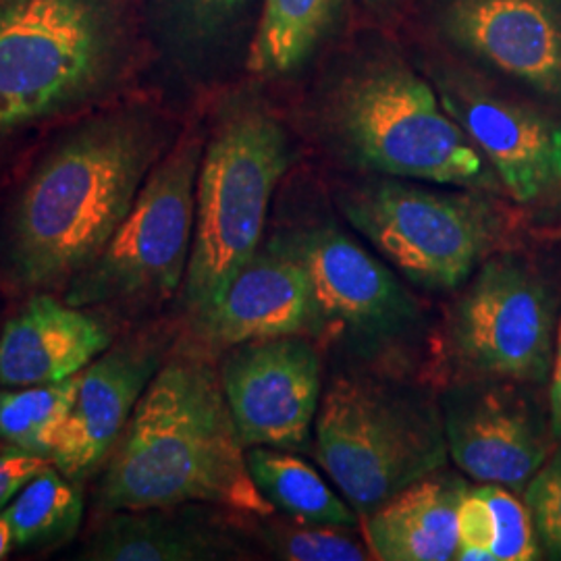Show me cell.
<instances>
[{
    "label": "cell",
    "mask_w": 561,
    "mask_h": 561,
    "mask_svg": "<svg viewBox=\"0 0 561 561\" xmlns=\"http://www.w3.org/2000/svg\"><path fill=\"white\" fill-rule=\"evenodd\" d=\"M96 503L111 514L210 503L273 516L250 474L219 370L196 356L162 364L102 463Z\"/></svg>",
    "instance_id": "obj_1"
},
{
    "label": "cell",
    "mask_w": 561,
    "mask_h": 561,
    "mask_svg": "<svg viewBox=\"0 0 561 561\" xmlns=\"http://www.w3.org/2000/svg\"><path fill=\"white\" fill-rule=\"evenodd\" d=\"M164 138L146 111L88 121L38 164L21 192L9 262L23 287L73 279L113 238L161 157Z\"/></svg>",
    "instance_id": "obj_2"
},
{
    "label": "cell",
    "mask_w": 561,
    "mask_h": 561,
    "mask_svg": "<svg viewBox=\"0 0 561 561\" xmlns=\"http://www.w3.org/2000/svg\"><path fill=\"white\" fill-rule=\"evenodd\" d=\"M289 157L285 127L261 102H233L215 123L202 152L194 243L183 280L194 322L215 308L259 252Z\"/></svg>",
    "instance_id": "obj_3"
},
{
    "label": "cell",
    "mask_w": 561,
    "mask_h": 561,
    "mask_svg": "<svg viewBox=\"0 0 561 561\" xmlns=\"http://www.w3.org/2000/svg\"><path fill=\"white\" fill-rule=\"evenodd\" d=\"M127 41L123 0H0V131L96 96Z\"/></svg>",
    "instance_id": "obj_4"
},
{
    "label": "cell",
    "mask_w": 561,
    "mask_h": 561,
    "mask_svg": "<svg viewBox=\"0 0 561 561\" xmlns=\"http://www.w3.org/2000/svg\"><path fill=\"white\" fill-rule=\"evenodd\" d=\"M317 458L343 500L366 518L449 458L442 408L377 375H337L314 422Z\"/></svg>",
    "instance_id": "obj_5"
},
{
    "label": "cell",
    "mask_w": 561,
    "mask_h": 561,
    "mask_svg": "<svg viewBox=\"0 0 561 561\" xmlns=\"http://www.w3.org/2000/svg\"><path fill=\"white\" fill-rule=\"evenodd\" d=\"M327 121L352 161L385 178L479 192L502 185L439 94L403 65H373L343 81Z\"/></svg>",
    "instance_id": "obj_6"
},
{
    "label": "cell",
    "mask_w": 561,
    "mask_h": 561,
    "mask_svg": "<svg viewBox=\"0 0 561 561\" xmlns=\"http://www.w3.org/2000/svg\"><path fill=\"white\" fill-rule=\"evenodd\" d=\"M340 208L382 259L431 291L472 279L503 236L497 208L479 190L447 192L385 178L345 190Z\"/></svg>",
    "instance_id": "obj_7"
},
{
    "label": "cell",
    "mask_w": 561,
    "mask_h": 561,
    "mask_svg": "<svg viewBox=\"0 0 561 561\" xmlns=\"http://www.w3.org/2000/svg\"><path fill=\"white\" fill-rule=\"evenodd\" d=\"M204 140L190 131L154 164L101 254L67 283L73 306L169 300L185 280Z\"/></svg>",
    "instance_id": "obj_8"
},
{
    "label": "cell",
    "mask_w": 561,
    "mask_h": 561,
    "mask_svg": "<svg viewBox=\"0 0 561 561\" xmlns=\"http://www.w3.org/2000/svg\"><path fill=\"white\" fill-rule=\"evenodd\" d=\"M447 345L463 373L495 381H547L556 352V304L533 266L491 256L447 321Z\"/></svg>",
    "instance_id": "obj_9"
},
{
    "label": "cell",
    "mask_w": 561,
    "mask_h": 561,
    "mask_svg": "<svg viewBox=\"0 0 561 561\" xmlns=\"http://www.w3.org/2000/svg\"><path fill=\"white\" fill-rule=\"evenodd\" d=\"M312 283L319 337L360 350H387L414 337L421 308L398 275L335 225L280 233Z\"/></svg>",
    "instance_id": "obj_10"
},
{
    "label": "cell",
    "mask_w": 561,
    "mask_h": 561,
    "mask_svg": "<svg viewBox=\"0 0 561 561\" xmlns=\"http://www.w3.org/2000/svg\"><path fill=\"white\" fill-rule=\"evenodd\" d=\"M221 382L245 447L304 449L321 408V356L301 335L229 347Z\"/></svg>",
    "instance_id": "obj_11"
},
{
    "label": "cell",
    "mask_w": 561,
    "mask_h": 561,
    "mask_svg": "<svg viewBox=\"0 0 561 561\" xmlns=\"http://www.w3.org/2000/svg\"><path fill=\"white\" fill-rule=\"evenodd\" d=\"M437 94L514 201L533 204L560 192L561 123L461 73L439 78Z\"/></svg>",
    "instance_id": "obj_12"
},
{
    "label": "cell",
    "mask_w": 561,
    "mask_h": 561,
    "mask_svg": "<svg viewBox=\"0 0 561 561\" xmlns=\"http://www.w3.org/2000/svg\"><path fill=\"white\" fill-rule=\"evenodd\" d=\"M447 449L463 474L481 484L524 491L549 458V439L530 405L495 379H477L443 398Z\"/></svg>",
    "instance_id": "obj_13"
},
{
    "label": "cell",
    "mask_w": 561,
    "mask_h": 561,
    "mask_svg": "<svg viewBox=\"0 0 561 561\" xmlns=\"http://www.w3.org/2000/svg\"><path fill=\"white\" fill-rule=\"evenodd\" d=\"M196 329L213 350L289 335L319 337L312 283L287 241L275 236L261 245Z\"/></svg>",
    "instance_id": "obj_14"
},
{
    "label": "cell",
    "mask_w": 561,
    "mask_h": 561,
    "mask_svg": "<svg viewBox=\"0 0 561 561\" xmlns=\"http://www.w3.org/2000/svg\"><path fill=\"white\" fill-rule=\"evenodd\" d=\"M442 30L497 71L561 99V0H447Z\"/></svg>",
    "instance_id": "obj_15"
},
{
    "label": "cell",
    "mask_w": 561,
    "mask_h": 561,
    "mask_svg": "<svg viewBox=\"0 0 561 561\" xmlns=\"http://www.w3.org/2000/svg\"><path fill=\"white\" fill-rule=\"evenodd\" d=\"M161 352L150 337L125 341L78 375L76 401L53 451V463L67 479H83L108 458L162 366Z\"/></svg>",
    "instance_id": "obj_16"
},
{
    "label": "cell",
    "mask_w": 561,
    "mask_h": 561,
    "mask_svg": "<svg viewBox=\"0 0 561 561\" xmlns=\"http://www.w3.org/2000/svg\"><path fill=\"white\" fill-rule=\"evenodd\" d=\"M106 324L48 294L27 301L0 333V385H50L80 375L111 347Z\"/></svg>",
    "instance_id": "obj_17"
},
{
    "label": "cell",
    "mask_w": 561,
    "mask_h": 561,
    "mask_svg": "<svg viewBox=\"0 0 561 561\" xmlns=\"http://www.w3.org/2000/svg\"><path fill=\"white\" fill-rule=\"evenodd\" d=\"M468 484L437 470L366 516L370 551L385 561L456 560L458 507Z\"/></svg>",
    "instance_id": "obj_18"
},
{
    "label": "cell",
    "mask_w": 561,
    "mask_h": 561,
    "mask_svg": "<svg viewBox=\"0 0 561 561\" xmlns=\"http://www.w3.org/2000/svg\"><path fill=\"white\" fill-rule=\"evenodd\" d=\"M238 547L217 528L164 510L113 512L81 558L96 561H196L233 558Z\"/></svg>",
    "instance_id": "obj_19"
},
{
    "label": "cell",
    "mask_w": 561,
    "mask_h": 561,
    "mask_svg": "<svg viewBox=\"0 0 561 561\" xmlns=\"http://www.w3.org/2000/svg\"><path fill=\"white\" fill-rule=\"evenodd\" d=\"M248 466L262 495L294 520L345 530L356 526V510L341 500L308 461L289 454V449L248 447Z\"/></svg>",
    "instance_id": "obj_20"
},
{
    "label": "cell",
    "mask_w": 561,
    "mask_h": 561,
    "mask_svg": "<svg viewBox=\"0 0 561 561\" xmlns=\"http://www.w3.org/2000/svg\"><path fill=\"white\" fill-rule=\"evenodd\" d=\"M341 0H264L248 69L277 78L298 69L331 25Z\"/></svg>",
    "instance_id": "obj_21"
},
{
    "label": "cell",
    "mask_w": 561,
    "mask_h": 561,
    "mask_svg": "<svg viewBox=\"0 0 561 561\" xmlns=\"http://www.w3.org/2000/svg\"><path fill=\"white\" fill-rule=\"evenodd\" d=\"M18 547H53L80 530L83 502L80 491L55 463L27 482L2 512Z\"/></svg>",
    "instance_id": "obj_22"
},
{
    "label": "cell",
    "mask_w": 561,
    "mask_h": 561,
    "mask_svg": "<svg viewBox=\"0 0 561 561\" xmlns=\"http://www.w3.org/2000/svg\"><path fill=\"white\" fill-rule=\"evenodd\" d=\"M76 393L78 375L67 381L0 391V439L53 460Z\"/></svg>",
    "instance_id": "obj_23"
},
{
    "label": "cell",
    "mask_w": 561,
    "mask_h": 561,
    "mask_svg": "<svg viewBox=\"0 0 561 561\" xmlns=\"http://www.w3.org/2000/svg\"><path fill=\"white\" fill-rule=\"evenodd\" d=\"M479 489L495 520V541L491 547L495 561L537 560L541 545L526 503H522L512 489L500 484H482Z\"/></svg>",
    "instance_id": "obj_24"
},
{
    "label": "cell",
    "mask_w": 561,
    "mask_h": 561,
    "mask_svg": "<svg viewBox=\"0 0 561 561\" xmlns=\"http://www.w3.org/2000/svg\"><path fill=\"white\" fill-rule=\"evenodd\" d=\"M335 526H273L266 537L273 551L291 561H362L368 551Z\"/></svg>",
    "instance_id": "obj_25"
},
{
    "label": "cell",
    "mask_w": 561,
    "mask_h": 561,
    "mask_svg": "<svg viewBox=\"0 0 561 561\" xmlns=\"http://www.w3.org/2000/svg\"><path fill=\"white\" fill-rule=\"evenodd\" d=\"M524 503L545 553L561 560V447L526 484Z\"/></svg>",
    "instance_id": "obj_26"
},
{
    "label": "cell",
    "mask_w": 561,
    "mask_h": 561,
    "mask_svg": "<svg viewBox=\"0 0 561 561\" xmlns=\"http://www.w3.org/2000/svg\"><path fill=\"white\" fill-rule=\"evenodd\" d=\"M495 520L481 489H468L458 507V551L456 560L495 561Z\"/></svg>",
    "instance_id": "obj_27"
},
{
    "label": "cell",
    "mask_w": 561,
    "mask_h": 561,
    "mask_svg": "<svg viewBox=\"0 0 561 561\" xmlns=\"http://www.w3.org/2000/svg\"><path fill=\"white\" fill-rule=\"evenodd\" d=\"M245 0H178L181 21L194 38H213L238 15Z\"/></svg>",
    "instance_id": "obj_28"
},
{
    "label": "cell",
    "mask_w": 561,
    "mask_h": 561,
    "mask_svg": "<svg viewBox=\"0 0 561 561\" xmlns=\"http://www.w3.org/2000/svg\"><path fill=\"white\" fill-rule=\"evenodd\" d=\"M48 463H53L48 456L25 451L20 447L0 454V514Z\"/></svg>",
    "instance_id": "obj_29"
},
{
    "label": "cell",
    "mask_w": 561,
    "mask_h": 561,
    "mask_svg": "<svg viewBox=\"0 0 561 561\" xmlns=\"http://www.w3.org/2000/svg\"><path fill=\"white\" fill-rule=\"evenodd\" d=\"M551 389H549V433L553 439L561 442V317L556 333V352L551 366Z\"/></svg>",
    "instance_id": "obj_30"
},
{
    "label": "cell",
    "mask_w": 561,
    "mask_h": 561,
    "mask_svg": "<svg viewBox=\"0 0 561 561\" xmlns=\"http://www.w3.org/2000/svg\"><path fill=\"white\" fill-rule=\"evenodd\" d=\"M13 545H15L13 530H11V526H9L7 518L0 514V560L11 551V547H13Z\"/></svg>",
    "instance_id": "obj_31"
}]
</instances>
